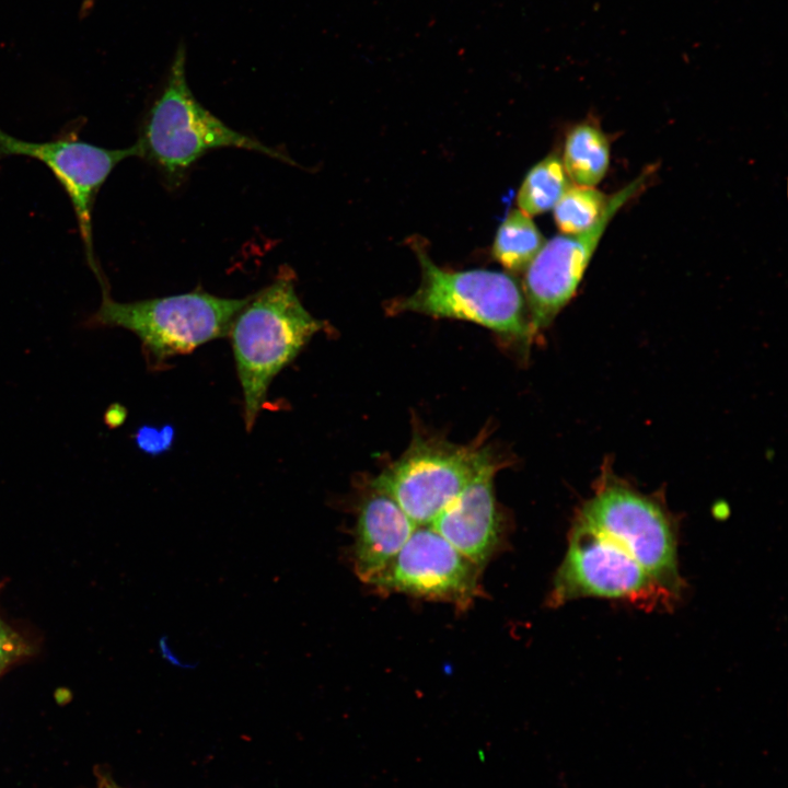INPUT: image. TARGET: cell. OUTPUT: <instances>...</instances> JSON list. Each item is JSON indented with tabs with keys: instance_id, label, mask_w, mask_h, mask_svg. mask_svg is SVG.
I'll return each mask as SVG.
<instances>
[{
	"instance_id": "obj_5",
	"label": "cell",
	"mask_w": 788,
	"mask_h": 788,
	"mask_svg": "<svg viewBox=\"0 0 788 788\" xmlns=\"http://www.w3.org/2000/svg\"><path fill=\"white\" fill-rule=\"evenodd\" d=\"M575 520L613 540L675 599L681 595L674 525L654 499L622 482L605 480Z\"/></svg>"
},
{
	"instance_id": "obj_4",
	"label": "cell",
	"mask_w": 788,
	"mask_h": 788,
	"mask_svg": "<svg viewBox=\"0 0 788 788\" xmlns=\"http://www.w3.org/2000/svg\"><path fill=\"white\" fill-rule=\"evenodd\" d=\"M415 245L420 285L410 296L393 301V313L464 320L522 345L532 341L523 291L513 277L487 269L447 270Z\"/></svg>"
},
{
	"instance_id": "obj_20",
	"label": "cell",
	"mask_w": 788,
	"mask_h": 788,
	"mask_svg": "<svg viewBox=\"0 0 788 788\" xmlns=\"http://www.w3.org/2000/svg\"><path fill=\"white\" fill-rule=\"evenodd\" d=\"M97 788H121V787L117 786L115 783H113L112 780H109L107 778H102L99 783Z\"/></svg>"
},
{
	"instance_id": "obj_7",
	"label": "cell",
	"mask_w": 788,
	"mask_h": 788,
	"mask_svg": "<svg viewBox=\"0 0 788 788\" xmlns=\"http://www.w3.org/2000/svg\"><path fill=\"white\" fill-rule=\"evenodd\" d=\"M494 456L488 448L416 437L370 488L391 497L417 525H430Z\"/></svg>"
},
{
	"instance_id": "obj_8",
	"label": "cell",
	"mask_w": 788,
	"mask_h": 788,
	"mask_svg": "<svg viewBox=\"0 0 788 788\" xmlns=\"http://www.w3.org/2000/svg\"><path fill=\"white\" fill-rule=\"evenodd\" d=\"M646 169L609 197L600 220L577 234H559L546 241L524 269L523 296L532 335L548 326L575 296L586 269L611 220L646 184Z\"/></svg>"
},
{
	"instance_id": "obj_9",
	"label": "cell",
	"mask_w": 788,
	"mask_h": 788,
	"mask_svg": "<svg viewBox=\"0 0 788 788\" xmlns=\"http://www.w3.org/2000/svg\"><path fill=\"white\" fill-rule=\"evenodd\" d=\"M480 572L430 525H419L368 586L382 593L447 602L465 611L480 594Z\"/></svg>"
},
{
	"instance_id": "obj_21",
	"label": "cell",
	"mask_w": 788,
	"mask_h": 788,
	"mask_svg": "<svg viewBox=\"0 0 788 788\" xmlns=\"http://www.w3.org/2000/svg\"><path fill=\"white\" fill-rule=\"evenodd\" d=\"M94 0H83L81 11L88 13V11L92 8Z\"/></svg>"
},
{
	"instance_id": "obj_2",
	"label": "cell",
	"mask_w": 788,
	"mask_h": 788,
	"mask_svg": "<svg viewBox=\"0 0 788 788\" xmlns=\"http://www.w3.org/2000/svg\"><path fill=\"white\" fill-rule=\"evenodd\" d=\"M140 158L153 163L167 185L179 186L190 166L206 152L239 148L297 165L289 155L242 134L206 109L192 93L179 48L165 86L152 104L137 140Z\"/></svg>"
},
{
	"instance_id": "obj_13",
	"label": "cell",
	"mask_w": 788,
	"mask_h": 788,
	"mask_svg": "<svg viewBox=\"0 0 788 788\" xmlns=\"http://www.w3.org/2000/svg\"><path fill=\"white\" fill-rule=\"evenodd\" d=\"M610 142L595 125H576L564 143V170L573 185L595 187L606 175L610 166Z\"/></svg>"
},
{
	"instance_id": "obj_17",
	"label": "cell",
	"mask_w": 788,
	"mask_h": 788,
	"mask_svg": "<svg viewBox=\"0 0 788 788\" xmlns=\"http://www.w3.org/2000/svg\"><path fill=\"white\" fill-rule=\"evenodd\" d=\"M28 652L27 642L0 618V672Z\"/></svg>"
},
{
	"instance_id": "obj_15",
	"label": "cell",
	"mask_w": 788,
	"mask_h": 788,
	"mask_svg": "<svg viewBox=\"0 0 788 788\" xmlns=\"http://www.w3.org/2000/svg\"><path fill=\"white\" fill-rule=\"evenodd\" d=\"M571 185L560 158L549 154L525 175L517 196L519 209L530 217L546 212Z\"/></svg>"
},
{
	"instance_id": "obj_12",
	"label": "cell",
	"mask_w": 788,
	"mask_h": 788,
	"mask_svg": "<svg viewBox=\"0 0 788 788\" xmlns=\"http://www.w3.org/2000/svg\"><path fill=\"white\" fill-rule=\"evenodd\" d=\"M357 510L351 559L357 577L369 584L396 556L417 525L391 497L372 488Z\"/></svg>"
},
{
	"instance_id": "obj_6",
	"label": "cell",
	"mask_w": 788,
	"mask_h": 788,
	"mask_svg": "<svg viewBox=\"0 0 788 788\" xmlns=\"http://www.w3.org/2000/svg\"><path fill=\"white\" fill-rule=\"evenodd\" d=\"M589 596L623 600L648 607L667 606L675 601L623 547L575 520L565 557L554 577L548 604L557 606Z\"/></svg>"
},
{
	"instance_id": "obj_10",
	"label": "cell",
	"mask_w": 788,
	"mask_h": 788,
	"mask_svg": "<svg viewBox=\"0 0 788 788\" xmlns=\"http://www.w3.org/2000/svg\"><path fill=\"white\" fill-rule=\"evenodd\" d=\"M28 157L44 163L57 177L73 206L89 265L102 276L95 260L92 240V210L96 195L121 161L139 157L135 143L123 149H106L79 139L60 138L31 142L15 138L0 128V159Z\"/></svg>"
},
{
	"instance_id": "obj_16",
	"label": "cell",
	"mask_w": 788,
	"mask_h": 788,
	"mask_svg": "<svg viewBox=\"0 0 788 788\" xmlns=\"http://www.w3.org/2000/svg\"><path fill=\"white\" fill-rule=\"evenodd\" d=\"M609 197L592 186L571 185L554 206V219L563 234H577L602 217Z\"/></svg>"
},
{
	"instance_id": "obj_14",
	"label": "cell",
	"mask_w": 788,
	"mask_h": 788,
	"mask_svg": "<svg viewBox=\"0 0 788 788\" xmlns=\"http://www.w3.org/2000/svg\"><path fill=\"white\" fill-rule=\"evenodd\" d=\"M545 242L531 217L513 209L499 225L491 253L506 269L520 271L529 266Z\"/></svg>"
},
{
	"instance_id": "obj_3",
	"label": "cell",
	"mask_w": 788,
	"mask_h": 788,
	"mask_svg": "<svg viewBox=\"0 0 788 788\" xmlns=\"http://www.w3.org/2000/svg\"><path fill=\"white\" fill-rule=\"evenodd\" d=\"M101 282V281H100ZM102 303L90 323L135 333L152 368L200 345L229 334L231 324L251 297L221 298L197 289L192 292L134 302H117L103 279Z\"/></svg>"
},
{
	"instance_id": "obj_19",
	"label": "cell",
	"mask_w": 788,
	"mask_h": 788,
	"mask_svg": "<svg viewBox=\"0 0 788 788\" xmlns=\"http://www.w3.org/2000/svg\"><path fill=\"white\" fill-rule=\"evenodd\" d=\"M127 416V410L120 404H112L105 412L104 420L109 428H116L120 426Z\"/></svg>"
},
{
	"instance_id": "obj_1",
	"label": "cell",
	"mask_w": 788,
	"mask_h": 788,
	"mask_svg": "<svg viewBox=\"0 0 788 788\" xmlns=\"http://www.w3.org/2000/svg\"><path fill=\"white\" fill-rule=\"evenodd\" d=\"M294 280L293 271L281 267L269 286L251 297L229 331L248 431L275 376L325 327L303 306Z\"/></svg>"
},
{
	"instance_id": "obj_18",
	"label": "cell",
	"mask_w": 788,
	"mask_h": 788,
	"mask_svg": "<svg viewBox=\"0 0 788 788\" xmlns=\"http://www.w3.org/2000/svg\"><path fill=\"white\" fill-rule=\"evenodd\" d=\"M174 429L169 426L155 428L151 426L140 427L135 436L137 445L146 453L157 455L165 452L172 444Z\"/></svg>"
},
{
	"instance_id": "obj_11",
	"label": "cell",
	"mask_w": 788,
	"mask_h": 788,
	"mask_svg": "<svg viewBox=\"0 0 788 788\" xmlns=\"http://www.w3.org/2000/svg\"><path fill=\"white\" fill-rule=\"evenodd\" d=\"M499 468L495 457L486 462L430 524L480 569L499 549L503 536L494 491V476Z\"/></svg>"
}]
</instances>
